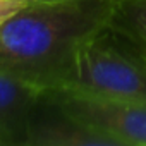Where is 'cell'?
<instances>
[{
	"mask_svg": "<svg viewBox=\"0 0 146 146\" xmlns=\"http://www.w3.org/2000/svg\"><path fill=\"white\" fill-rule=\"evenodd\" d=\"M112 11L113 0L31 2L0 24V69L40 90L70 88L81 46Z\"/></svg>",
	"mask_w": 146,
	"mask_h": 146,
	"instance_id": "cell-1",
	"label": "cell"
},
{
	"mask_svg": "<svg viewBox=\"0 0 146 146\" xmlns=\"http://www.w3.org/2000/svg\"><path fill=\"white\" fill-rule=\"evenodd\" d=\"M70 88L146 105V48L105 26L81 46Z\"/></svg>",
	"mask_w": 146,
	"mask_h": 146,
	"instance_id": "cell-2",
	"label": "cell"
},
{
	"mask_svg": "<svg viewBox=\"0 0 146 146\" xmlns=\"http://www.w3.org/2000/svg\"><path fill=\"white\" fill-rule=\"evenodd\" d=\"M57 103L81 124L120 146H146V105L98 96L76 88L50 90Z\"/></svg>",
	"mask_w": 146,
	"mask_h": 146,
	"instance_id": "cell-3",
	"label": "cell"
},
{
	"mask_svg": "<svg viewBox=\"0 0 146 146\" xmlns=\"http://www.w3.org/2000/svg\"><path fill=\"white\" fill-rule=\"evenodd\" d=\"M29 146H120L113 137L98 132L70 117L45 90L29 119Z\"/></svg>",
	"mask_w": 146,
	"mask_h": 146,
	"instance_id": "cell-4",
	"label": "cell"
},
{
	"mask_svg": "<svg viewBox=\"0 0 146 146\" xmlns=\"http://www.w3.org/2000/svg\"><path fill=\"white\" fill-rule=\"evenodd\" d=\"M43 91L0 69V146L28 144L29 119Z\"/></svg>",
	"mask_w": 146,
	"mask_h": 146,
	"instance_id": "cell-5",
	"label": "cell"
},
{
	"mask_svg": "<svg viewBox=\"0 0 146 146\" xmlns=\"http://www.w3.org/2000/svg\"><path fill=\"white\" fill-rule=\"evenodd\" d=\"M108 26L146 48V0H113Z\"/></svg>",
	"mask_w": 146,
	"mask_h": 146,
	"instance_id": "cell-6",
	"label": "cell"
},
{
	"mask_svg": "<svg viewBox=\"0 0 146 146\" xmlns=\"http://www.w3.org/2000/svg\"><path fill=\"white\" fill-rule=\"evenodd\" d=\"M31 2H35V0H0V24H4L9 17L17 14Z\"/></svg>",
	"mask_w": 146,
	"mask_h": 146,
	"instance_id": "cell-7",
	"label": "cell"
},
{
	"mask_svg": "<svg viewBox=\"0 0 146 146\" xmlns=\"http://www.w3.org/2000/svg\"><path fill=\"white\" fill-rule=\"evenodd\" d=\"M35 2H57V0H35Z\"/></svg>",
	"mask_w": 146,
	"mask_h": 146,
	"instance_id": "cell-8",
	"label": "cell"
}]
</instances>
